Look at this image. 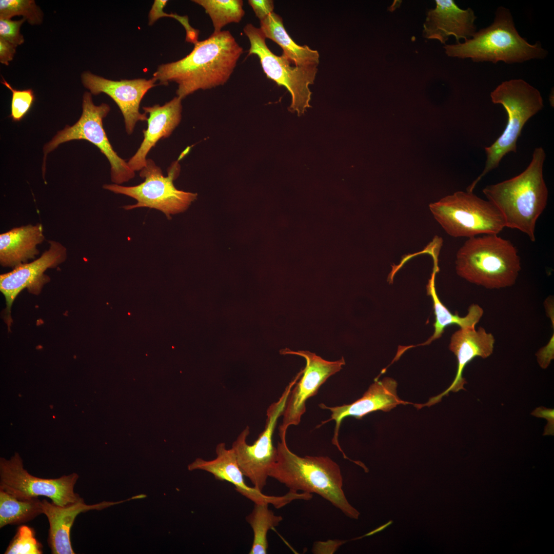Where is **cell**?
Here are the masks:
<instances>
[{
	"instance_id": "6da1fadb",
	"label": "cell",
	"mask_w": 554,
	"mask_h": 554,
	"mask_svg": "<svg viewBox=\"0 0 554 554\" xmlns=\"http://www.w3.org/2000/svg\"><path fill=\"white\" fill-rule=\"evenodd\" d=\"M184 58L159 66L153 77L159 84H177V96L183 99L195 91L225 84L229 79L243 49L230 31L213 33L197 41Z\"/></svg>"
},
{
	"instance_id": "7a4b0ae2",
	"label": "cell",
	"mask_w": 554,
	"mask_h": 554,
	"mask_svg": "<svg viewBox=\"0 0 554 554\" xmlns=\"http://www.w3.org/2000/svg\"><path fill=\"white\" fill-rule=\"evenodd\" d=\"M546 157L541 147L533 152L529 165L522 173L483 190L487 200L499 210L505 227L525 233L536 240V225L547 204L548 191L543 177Z\"/></svg>"
},
{
	"instance_id": "3957f363",
	"label": "cell",
	"mask_w": 554,
	"mask_h": 554,
	"mask_svg": "<svg viewBox=\"0 0 554 554\" xmlns=\"http://www.w3.org/2000/svg\"><path fill=\"white\" fill-rule=\"evenodd\" d=\"M275 462L269 477L285 485L289 491L315 493L331 503L348 517L358 519L360 512L347 500L342 489L339 465L328 457H300L288 448L286 438H281Z\"/></svg>"
},
{
	"instance_id": "277c9868",
	"label": "cell",
	"mask_w": 554,
	"mask_h": 554,
	"mask_svg": "<svg viewBox=\"0 0 554 554\" xmlns=\"http://www.w3.org/2000/svg\"><path fill=\"white\" fill-rule=\"evenodd\" d=\"M457 274L489 289L513 285L521 270L516 247L498 234L468 238L456 254Z\"/></svg>"
},
{
	"instance_id": "5b68a950",
	"label": "cell",
	"mask_w": 554,
	"mask_h": 554,
	"mask_svg": "<svg viewBox=\"0 0 554 554\" xmlns=\"http://www.w3.org/2000/svg\"><path fill=\"white\" fill-rule=\"evenodd\" d=\"M446 54L450 57L470 58L473 62L503 61L507 64L542 59L547 54L540 43L531 45L518 32L509 10L500 7L493 22L476 32L463 43L446 45Z\"/></svg>"
},
{
	"instance_id": "8992f818",
	"label": "cell",
	"mask_w": 554,
	"mask_h": 554,
	"mask_svg": "<svg viewBox=\"0 0 554 554\" xmlns=\"http://www.w3.org/2000/svg\"><path fill=\"white\" fill-rule=\"evenodd\" d=\"M490 97L492 103L504 108L507 122L501 135L492 144L485 147V166L482 173L468 187L467 190L470 191L482 177L499 166L505 155L516 152L517 142L525 123L544 107L540 91L521 79L502 82L490 93Z\"/></svg>"
},
{
	"instance_id": "52a82bcc",
	"label": "cell",
	"mask_w": 554,
	"mask_h": 554,
	"mask_svg": "<svg viewBox=\"0 0 554 554\" xmlns=\"http://www.w3.org/2000/svg\"><path fill=\"white\" fill-rule=\"evenodd\" d=\"M429 208L443 230L454 238L498 234L506 227L497 208L472 191H457L431 203Z\"/></svg>"
},
{
	"instance_id": "ba28073f",
	"label": "cell",
	"mask_w": 554,
	"mask_h": 554,
	"mask_svg": "<svg viewBox=\"0 0 554 554\" xmlns=\"http://www.w3.org/2000/svg\"><path fill=\"white\" fill-rule=\"evenodd\" d=\"M91 94L89 92L84 93L83 111L79 120L72 126L67 125L64 129L58 131L52 140L45 145L42 167L44 177L48 154L63 143L80 140L90 142L106 157L110 164L111 179L114 184H121L135 176V171L113 149L104 129L103 120L110 110L109 105L105 103L95 105Z\"/></svg>"
},
{
	"instance_id": "9c48e42d",
	"label": "cell",
	"mask_w": 554,
	"mask_h": 554,
	"mask_svg": "<svg viewBox=\"0 0 554 554\" xmlns=\"http://www.w3.org/2000/svg\"><path fill=\"white\" fill-rule=\"evenodd\" d=\"M180 172V164L175 161L168 169L167 176H165L161 168L152 160L148 159L140 172V176L145 179L143 182L133 186L105 184L103 188L130 196L137 201L134 205L124 206L126 210L148 207L160 210L170 219L171 215L185 210L197 196L196 193L179 190L174 187L173 181Z\"/></svg>"
},
{
	"instance_id": "30bf717a",
	"label": "cell",
	"mask_w": 554,
	"mask_h": 554,
	"mask_svg": "<svg viewBox=\"0 0 554 554\" xmlns=\"http://www.w3.org/2000/svg\"><path fill=\"white\" fill-rule=\"evenodd\" d=\"M243 31L250 42L248 55H256L267 77L279 86H284L290 92L291 103L288 110L296 112L299 116L303 114L310 107L311 92L309 86L314 83L317 66L292 67L283 54L278 56L270 50L260 28L249 23L244 27Z\"/></svg>"
},
{
	"instance_id": "8fae6325",
	"label": "cell",
	"mask_w": 554,
	"mask_h": 554,
	"mask_svg": "<svg viewBox=\"0 0 554 554\" xmlns=\"http://www.w3.org/2000/svg\"><path fill=\"white\" fill-rule=\"evenodd\" d=\"M300 378L296 377L286 386L279 400L267 410L265 427L252 444L247 439L250 428L245 427L233 442L232 448L244 476L248 478L256 489L262 491L266 486L269 471L277 458L276 447L272 443V436L278 418L282 416L291 389Z\"/></svg>"
},
{
	"instance_id": "7c38bea8",
	"label": "cell",
	"mask_w": 554,
	"mask_h": 554,
	"mask_svg": "<svg viewBox=\"0 0 554 554\" xmlns=\"http://www.w3.org/2000/svg\"><path fill=\"white\" fill-rule=\"evenodd\" d=\"M78 478L76 473L56 479L38 478L31 475L24 468L18 454L10 460H1L0 489L18 499L45 496L58 505H68L81 499L74 491Z\"/></svg>"
},
{
	"instance_id": "4fadbf2b",
	"label": "cell",
	"mask_w": 554,
	"mask_h": 554,
	"mask_svg": "<svg viewBox=\"0 0 554 554\" xmlns=\"http://www.w3.org/2000/svg\"><path fill=\"white\" fill-rule=\"evenodd\" d=\"M283 354H294L304 358L306 366L300 381L293 386L283 411V422L279 427L280 438L286 437L290 426L298 425L306 411V401L315 395L320 386L331 375L340 371L345 364L343 358L328 361L309 351L283 350Z\"/></svg>"
},
{
	"instance_id": "5bb4252c",
	"label": "cell",
	"mask_w": 554,
	"mask_h": 554,
	"mask_svg": "<svg viewBox=\"0 0 554 554\" xmlns=\"http://www.w3.org/2000/svg\"><path fill=\"white\" fill-rule=\"evenodd\" d=\"M48 243V249L39 258L0 275V290L5 298V320L8 328L12 322L11 306L17 295L24 289H27L31 293L38 294L44 285L50 280L45 274L46 270L56 268L67 258V250L65 246L53 240L49 241Z\"/></svg>"
},
{
	"instance_id": "9a60e30c",
	"label": "cell",
	"mask_w": 554,
	"mask_h": 554,
	"mask_svg": "<svg viewBox=\"0 0 554 554\" xmlns=\"http://www.w3.org/2000/svg\"><path fill=\"white\" fill-rule=\"evenodd\" d=\"M81 80L91 94L105 93L115 102L123 115L127 134H132L137 122L147 121V114L139 109L145 95L156 86L153 77L113 81L87 71L82 74Z\"/></svg>"
},
{
	"instance_id": "2e32d148",
	"label": "cell",
	"mask_w": 554,
	"mask_h": 554,
	"mask_svg": "<svg viewBox=\"0 0 554 554\" xmlns=\"http://www.w3.org/2000/svg\"><path fill=\"white\" fill-rule=\"evenodd\" d=\"M216 456L211 460L197 458L188 466L192 471L200 469L210 473L215 479L232 484L235 490L254 504H271L276 508L282 507L295 499V495L289 491L283 496L264 494L262 491L247 485L232 448H227L225 443L218 444L215 448Z\"/></svg>"
},
{
	"instance_id": "e0dca14e",
	"label": "cell",
	"mask_w": 554,
	"mask_h": 554,
	"mask_svg": "<svg viewBox=\"0 0 554 554\" xmlns=\"http://www.w3.org/2000/svg\"><path fill=\"white\" fill-rule=\"evenodd\" d=\"M397 385L396 381L392 378H385L381 381L375 379L363 396L351 404L335 407H328L323 403L319 405L321 408L329 410L331 412V418L324 423L335 421L332 442L343 453L344 457L345 454L339 443L338 436L342 421L344 418L353 417L360 419L374 411H389L399 405L412 404L399 397L397 392Z\"/></svg>"
},
{
	"instance_id": "ac0fdd59",
	"label": "cell",
	"mask_w": 554,
	"mask_h": 554,
	"mask_svg": "<svg viewBox=\"0 0 554 554\" xmlns=\"http://www.w3.org/2000/svg\"><path fill=\"white\" fill-rule=\"evenodd\" d=\"M495 339L491 333L480 327L460 328L452 335L449 348L456 356L458 362L457 371L451 385L441 393L430 398L424 404H418L420 409L424 406H430L439 402L442 398L447 395L450 391L456 392L465 390L464 386L467 383L463 377V372L466 366L476 357L485 359L493 352Z\"/></svg>"
},
{
	"instance_id": "d6986e66",
	"label": "cell",
	"mask_w": 554,
	"mask_h": 554,
	"mask_svg": "<svg viewBox=\"0 0 554 554\" xmlns=\"http://www.w3.org/2000/svg\"><path fill=\"white\" fill-rule=\"evenodd\" d=\"M436 7L426 13L423 24V35L428 39H437L445 44L450 36L457 43L463 38L470 39L476 32L477 18L470 8L462 9L453 0H436Z\"/></svg>"
},
{
	"instance_id": "ffe728a7",
	"label": "cell",
	"mask_w": 554,
	"mask_h": 554,
	"mask_svg": "<svg viewBox=\"0 0 554 554\" xmlns=\"http://www.w3.org/2000/svg\"><path fill=\"white\" fill-rule=\"evenodd\" d=\"M118 502L103 501L93 505L86 504L83 498L67 506L58 505L46 499L42 501L43 512L47 517L49 529L47 542L53 554H74L70 532L76 517L82 512L91 510H101L113 505L131 500Z\"/></svg>"
},
{
	"instance_id": "44dd1931",
	"label": "cell",
	"mask_w": 554,
	"mask_h": 554,
	"mask_svg": "<svg viewBox=\"0 0 554 554\" xmlns=\"http://www.w3.org/2000/svg\"><path fill=\"white\" fill-rule=\"evenodd\" d=\"M144 113L149 114L147 128L143 131L144 139L128 164L134 171H140L146 164L150 150L161 139L168 137L180 124L182 118V99L174 97L161 106L144 107Z\"/></svg>"
},
{
	"instance_id": "7402d4cb",
	"label": "cell",
	"mask_w": 554,
	"mask_h": 554,
	"mask_svg": "<svg viewBox=\"0 0 554 554\" xmlns=\"http://www.w3.org/2000/svg\"><path fill=\"white\" fill-rule=\"evenodd\" d=\"M45 240L42 224L13 228L0 234V264L14 269L39 254L38 245Z\"/></svg>"
},
{
	"instance_id": "603a6c76",
	"label": "cell",
	"mask_w": 554,
	"mask_h": 554,
	"mask_svg": "<svg viewBox=\"0 0 554 554\" xmlns=\"http://www.w3.org/2000/svg\"><path fill=\"white\" fill-rule=\"evenodd\" d=\"M260 28L265 38L271 39L283 50V54L298 67L317 66L319 53L306 45L299 46L286 31L282 18L274 12L260 21Z\"/></svg>"
},
{
	"instance_id": "cb8c5ba5",
	"label": "cell",
	"mask_w": 554,
	"mask_h": 554,
	"mask_svg": "<svg viewBox=\"0 0 554 554\" xmlns=\"http://www.w3.org/2000/svg\"><path fill=\"white\" fill-rule=\"evenodd\" d=\"M427 294L430 295L433 301L434 313L436 317L433 324L434 331L432 336L422 345H427L442 336L445 328L448 326L457 325L461 328H474L482 317L484 311L479 305L473 304L468 309L467 315L460 316L457 313L452 314L439 299L434 285V276L432 275L427 287Z\"/></svg>"
},
{
	"instance_id": "d4e9b609",
	"label": "cell",
	"mask_w": 554,
	"mask_h": 554,
	"mask_svg": "<svg viewBox=\"0 0 554 554\" xmlns=\"http://www.w3.org/2000/svg\"><path fill=\"white\" fill-rule=\"evenodd\" d=\"M41 503L38 497L18 499L0 489V528L27 522L43 513Z\"/></svg>"
},
{
	"instance_id": "484cf974",
	"label": "cell",
	"mask_w": 554,
	"mask_h": 554,
	"mask_svg": "<svg viewBox=\"0 0 554 554\" xmlns=\"http://www.w3.org/2000/svg\"><path fill=\"white\" fill-rule=\"evenodd\" d=\"M268 504H254L251 512L246 520L250 524L253 533V539L249 554L267 553L268 531L278 526L283 520L281 516L275 515L268 508Z\"/></svg>"
},
{
	"instance_id": "4316f807",
	"label": "cell",
	"mask_w": 554,
	"mask_h": 554,
	"mask_svg": "<svg viewBox=\"0 0 554 554\" xmlns=\"http://www.w3.org/2000/svg\"><path fill=\"white\" fill-rule=\"evenodd\" d=\"M201 6L210 16L214 28V33L230 23H239L245 15L241 0H193Z\"/></svg>"
},
{
	"instance_id": "83f0119b",
	"label": "cell",
	"mask_w": 554,
	"mask_h": 554,
	"mask_svg": "<svg viewBox=\"0 0 554 554\" xmlns=\"http://www.w3.org/2000/svg\"><path fill=\"white\" fill-rule=\"evenodd\" d=\"M22 15L31 25L42 23L43 14L33 0H1L0 19Z\"/></svg>"
},
{
	"instance_id": "f1b7e54d",
	"label": "cell",
	"mask_w": 554,
	"mask_h": 554,
	"mask_svg": "<svg viewBox=\"0 0 554 554\" xmlns=\"http://www.w3.org/2000/svg\"><path fill=\"white\" fill-rule=\"evenodd\" d=\"M43 545L36 538L34 529L22 525L17 529L4 553L42 554Z\"/></svg>"
},
{
	"instance_id": "f546056e",
	"label": "cell",
	"mask_w": 554,
	"mask_h": 554,
	"mask_svg": "<svg viewBox=\"0 0 554 554\" xmlns=\"http://www.w3.org/2000/svg\"><path fill=\"white\" fill-rule=\"evenodd\" d=\"M1 83L12 92L10 117L13 122H20L31 109L35 99L31 89L17 90L13 88L3 77Z\"/></svg>"
},
{
	"instance_id": "4dcf8cb0",
	"label": "cell",
	"mask_w": 554,
	"mask_h": 554,
	"mask_svg": "<svg viewBox=\"0 0 554 554\" xmlns=\"http://www.w3.org/2000/svg\"><path fill=\"white\" fill-rule=\"evenodd\" d=\"M168 1L155 0L149 11L148 15V24L151 26L153 25L158 19L163 17H172L179 21L184 26L187 30L186 40L193 43L197 42V33L189 25L188 19L187 16H180L176 14H168L164 12L163 9Z\"/></svg>"
},
{
	"instance_id": "1f68e13d",
	"label": "cell",
	"mask_w": 554,
	"mask_h": 554,
	"mask_svg": "<svg viewBox=\"0 0 554 554\" xmlns=\"http://www.w3.org/2000/svg\"><path fill=\"white\" fill-rule=\"evenodd\" d=\"M25 20L24 18L17 21L0 19V37L16 47L22 44L24 39L20 33V28Z\"/></svg>"
},
{
	"instance_id": "d6a6232c",
	"label": "cell",
	"mask_w": 554,
	"mask_h": 554,
	"mask_svg": "<svg viewBox=\"0 0 554 554\" xmlns=\"http://www.w3.org/2000/svg\"><path fill=\"white\" fill-rule=\"evenodd\" d=\"M248 4L252 7L256 16L262 20L273 12L274 3L271 0H249Z\"/></svg>"
},
{
	"instance_id": "836d02e7",
	"label": "cell",
	"mask_w": 554,
	"mask_h": 554,
	"mask_svg": "<svg viewBox=\"0 0 554 554\" xmlns=\"http://www.w3.org/2000/svg\"><path fill=\"white\" fill-rule=\"evenodd\" d=\"M531 414L533 416L546 419L547 424L544 429V435L553 434L554 431V410L543 407L537 408Z\"/></svg>"
},
{
	"instance_id": "e575fe53",
	"label": "cell",
	"mask_w": 554,
	"mask_h": 554,
	"mask_svg": "<svg viewBox=\"0 0 554 554\" xmlns=\"http://www.w3.org/2000/svg\"><path fill=\"white\" fill-rule=\"evenodd\" d=\"M16 46L0 37V62L8 65L14 56Z\"/></svg>"
},
{
	"instance_id": "d590c367",
	"label": "cell",
	"mask_w": 554,
	"mask_h": 554,
	"mask_svg": "<svg viewBox=\"0 0 554 554\" xmlns=\"http://www.w3.org/2000/svg\"><path fill=\"white\" fill-rule=\"evenodd\" d=\"M392 523H393V521L392 520H390L388 522H387L386 523H385V524L382 525V526L378 527L377 528L375 529L374 530L367 533V534L364 535L363 536L359 537V538H355V539H361V538H363L364 537L370 536L373 535L374 534H375V533H378L379 532H380V531L384 530L388 526L391 525L392 524Z\"/></svg>"
},
{
	"instance_id": "8d00e7d4",
	"label": "cell",
	"mask_w": 554,
	"mask_h": 554,
	"mask_svg": "<svg viewBox=\"0 0 554 554\" xmlns=\"http://www.w3.org/2000/svg\"><path fill=\"white\" fill-rule=\"evenodd\" d=\"M146 497H147V496L146 494H140L136 495V496H133V497H131V499H132V500H133V499H144V498H145Z\"/></svg>"
}]
</instances>
